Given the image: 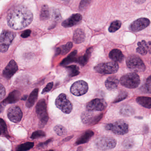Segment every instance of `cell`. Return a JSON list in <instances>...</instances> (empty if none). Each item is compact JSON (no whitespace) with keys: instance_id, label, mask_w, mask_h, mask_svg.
Listing matches in <instances>:
<instances>
[{"instance_id":"obj_4","label":"cell","mask_w":151,"mask_h":151,"mask_svg":"<svg viewBox=\"0 0 151 151\" xmlns=\"http://www.w3.org/2000/svg\"><path fill=\"white\" fill-rule=\"evenodd\" d=\"M118 64L115 62L101 63L94 67L96 72L103 74H114L118 71Z\"/></svg>"},{"instance_id":"obj_25","label":"cell","mask_w":151,"mask_h":151,"mask_svg":"<svg viewBox=\"0 0 151 151\" xmlns=\"http://www.w3.org/2000/svg\"><path fill=\"white\" fill-rule=\"evenodd\" d=\"M77 51L74 50L67 57L64 59L61 62L60 65L63 66H66L72 63L77 62Z\"/></svg>"},{"instance_id":"obj_32","label":"cell","mask_w":151,"mask_h":151,"mask_svg":"<svg viewBox=\"0 0 151 151\" xmlns=\"http://www.w3.org/2000/svg\"><path fill=\"white\" fill-rule=\"evenodd\" d=\"M54 130L55 133L59 136H63L67 134V130L64 127L60 125L56 126L54 127Z\"/></svg>"},{"instance_id":"obj_11","label":"cell","mask_w":151,"mask_h":151,"mask_svg":"<svg viewBox=\"0 0 151 151\" xmlns=\"http://www.w3.org/2000/svg\"><path fill=\"white\" fill-rule=\"evenodd\" d=\"M88 85L86 81L82 80L75 82L71 86V92L75 96H81L87 93Z\"/></svg>"},{"instance_id":"obj_7","label":"cell","mask_w":151,"mask_h":151,"mask_svg":"<svg viewBox=\"0 0 151 151\" xmlns=\"http://www.w3.org/2000/svg\"><path fill=\"white\" fill-rule=\"evenodd\" d=\"M55 104L57 107L64 113L70 114L72 110V103L68 99L66 95L64 93H61L57 97Z\"/></svg>"},{"instance_id":"obj_9","label":"cell","mask_w":151,"mask_h":151,"mask_svg":"<svg viewBox=\"0 0 151 151\" xmlns=\"http://www.w3.org/2000/svg\"><path fill=\"white\" fill-rule=\"evenodd\" d=\"M36 114L43 126H45L48 120L47 104L45 99H42L37 103L35 108Z\"/></svg>"},{"instance_id":"obj_43","label":"cell","mask_w":151,"mask_h":151,"mask_svg":"<svg viewBox=\"0 0 151 151\" xmlns=\"http://www.w3.org/2000/svg\"><path fill=\"white\" fill-rule=\"evenodd\" d=\"M51 141H52L51 139H49V140H48V141L44 142L39 144L38 145V147H39V148H43V147H45V146H47L50 142H51Z\"/></svg>"},{"instance_id":"obj_27","label":"cell","mask_w":151,"mask_h":151,"mask_svg":"<svg viewBox=\"0 0 151 151\" xmlns=\"http://www.w3.org/2000/svg\"><path fill=\"white\" fill-rule=\"evenodd\" d=\"M136 102L140 105L145 108H151V98L147 96H139L137 98Z\"/></svg>"},{"instance_id":"obj_41","label":"cell","mask_w":151,"mask_h":151,"mask_svg":"<svg viewBox=\"0 0 151 151\" xmlns=\"http://www.w3.org/2000/svg\"><path fill=\"white\" fill-rule=\"evenodd\" d=\"M5 88L4 87L3 85L0 83V100L2 99L5 95Z\"/></svg>"},{"instance_id":"obj_16","label":"cell","mask_w":151,"mask_h":151,"mask_svg":"<svg viewBox=\"0 0 151 151\" xmlns=\"http://www.w3.org/2000/svg\"><path fill=\"white\" fill-rule=\"evenodd\" d=\"M82 19V16L80 14H74L66 20H64L62 23V25L64 27L66 28L72 27L79 24L81 21Z\"/></svg>"},{"instance_id":"obj_21","label":"cell","mask_w":151,"mask_h":151,"mask_svg":"<svg viewBox=\"0 0 151 151\" xmlns=\"http://www.w3.org/2000/svg\"><path fill=\"white\" fill-rule=\"evenodd\" d=\"M85 32L82 29L78 28L74 32L73 37V40L74 43L79 44L84 41L85 39Z\"/></svg>"},{"instance_id":"obj_2","label":"cell","mask_w":151,"mask_h":151,"mask_svg":"<svg viewBox=\"0 0 151 151\" xmlns=\"http://www.w3.org/2000/svg\"><path fill=\"white\" fill-rule=\"evenodd\" d=\"M127 66L130 70L136 72H144L146 66L140 57L135 55H130L126 60Z\"/></svg>"},{"instance_id":"obj_23","label":"cell","mask_w":151,"mask_h":151,"mask_svg":"<svg viewBox=\"0 0 151 151\" xmlns=\"http://www.w3.org/2000/svg\"><path fill=\"white\" fill-rule=\"evenodd\" d=\"M92 48L90 47L87 49L85 55L77 58L76 63L79 64L82 66H84L88 62L89 59L91 55L92 51Z\"/></svg>"},{"instance_id":"obj_51","label":"cell","mask_w":151,"mask_h":151,"mask_svg":"<svg viewBox=\"0 0 151 151\" xmlns=\"http://www.w3.org/2000/svg\"><path fill=\"white\" fill-rule=\"evenodd\" d=\"M1 134V131H0V135Z\"/></svg>"},{"instance_id":"obj_10","label":"cell","mask_w":151,"mask_h":151,"mask_svg":"<svg viewBox=\"0 0 151 151\" xmlns=\"http://www.w3.org/2000/svg\"><path fill=\"white\" fill-rule=\"evenodd\" d=\"M103 117V114H95L91 111L84 112L82 114V122L87 125H93L100 121Z\"/></svg>"},{"instance_id":"obj_28","label":"cell","mask_w":151,"mask_h":151,"mask_svg":"<svg viewBox=\"0 0 151 151\" xmlns=\"http://www.w3.org/2000/svg\"><path fill=\"white\" fill-rule=\"evenodd\" d=\"M68 72V75L70 77H73L79 75L80 73L79 68L76 65H71L66 66Z\"/></svg>"},{"instance_id":"obj_8","label":"cell","mask_w":151,"mask_h":151,"mask_svg":"<svg viewBox=\"0 0 151 151\" xmlns=\"http://www.w3.org/2000/svg\"><path fill=\"white\" fill-rule=\"evenodd\" d=\"M117 144L116 140L111 137H102L98 138L95 145L98 149L105 151L111 150L115 148Z\"/></svg>"},{"instance_id":"obj_37","label":"cell","mask_w":151,"mask_h":151,"mask_svg":"<svg viewBox=\"0 0 151 151\" xmlns=\"http://www.w3.org/2000/svg\"><path fill=\"white\" fill-rule=\"evenodd\" d=\"M134 144V139L132 138H127L123 143V146L127 149H130L133 148Z\"/></svg>"},{"instance_id":"obj_35","label":"cell","mask_w":151,"mask_h":151,"mask_svg":"<svg viewBox=\"0 0 151 151\" xmlns=\"http://www.w3.org/2000/svg\"><path fill=\"white\" fill-rule=\"evenodd\" d=\"M128 95V94L126 91H120L118 96H117V98L114 99L113 103H117L121 102L127 97Z\"/></svg>"},{"instance_id":"obj_46","label":"cell","mask_w":151,"mask_h":151,"mask_svg":"<svg viewBox=\"0 0 151 151\" xmlns=\"http://www.w3.org/2000/svg\"><path fill=\"white\" fill-rule=\"evenodd\" d=\"M73 136H69L68 137H66V138H65V139H64V140H63V141H65V142H66V141H69V140H71V139H72V138Z\"/></svg>"},{"instance_id":"obj_48","label":"cell","mask_w":151,"mask_h":151,"mask_svg":"<svg viewBox=\"0 0 151 151\" xmlns=\"http://www.w3.org/2000/svg\"><path fill=\"white\" fill-rule=\"evenodd\" d=\"M78 150H79H79H77V151H82V148L81 147H79V148H78Z\"/></svg>"},{"instance_id":"obj_42","label":"cell","mask_w":151,"mask_h":151,"mask_svg":"<svg viewBox=\"0 0 151 151\" xmlns=\"http://www.w3.org/2000/svg\"><path fill=\"white\" fill-rule=\"evenodd\" d=\"M31 33V31L30 30H26L24 31L21 35V37L23 38H27L30 36Z\"/></svg>"},{"instance_id":"obj_38","label":"cell","mask_w":151,"mask_h":151,"mask_svg":"<svg viewBox=\"0 0 151 151\" xmlns=\"http://www.w3.org/2000/svg\"><path fill=\"white\" fill-rule=\"evenodd\" d=\"M91 0H81L80 3L79 9L80 10H84L87 9L91 3Z\"/></svg>"},{"instance_id":"obj_26","label":"cell","mask_w":151,"mask_h":151,"mask_svg":"<svg viewBox=\"0 0 151 151\" xmlns=\"http://www.w3.org/2000/svg\"><path fill=\"white\" fill-rule=\"evenodd\" d=\"M38 92H39V90L38 88L35 89L31 92L27 101L26 104L27 107L28 108H31L34 105L38 98Z\"/></svg>"},{"instance_id":"obj_5","label":"cell","mask_w":151,"mask_h":151,"mask_svg":"<svg viewBox=\"0 0 151 151\" xmlns=\"http://www.w3.org/2000/svg\"><path fill=\"white\" fill-rule=\"evenodd\" d=\"M16 35L15 32L9 30L2 32L0 35V52L4 53L8 50Z\"/></svg>"},{"instance_id":"obj_45","label":"cell","mask_w":151,"mask_h":151,"mask_svg":"<svg viewBox=\"0 0 151 151\" xmlns=\"http://www.w3.org/2000/svg\"><path fill=\"white\" fill-rule=\"evenodd\" d=\"M61 54V50H60V47L57 48L56 50V55H59Z\"/></svg>"},{"instance_id":"obj_31","label":"cell","mask_w":151,"mask_h":151,"mask_svg":"<svg viewBox=\"0 0 151 151\" xmlns=\"http://www.w3.org/2000/svg\"><path fill=\"white\" fill-rule=\"evenodd\" d=\"M151 76H150L145 82V84L142 86L141 89L142 91L145 94H150L151 93Z\"/></svg>"},{"instance_id":"obj_29","label":"cell","mask_w":151,"mask_h":151,"mask_svg":"<svg viewBox=\"0 0 151 151\" xmlns=\"http://www.w3.org/2000/svg\"><path fill=\"white\" fill-rule=\"evenodd\" d=\"M50 17V12L48 7L47 5H43L42 7L40 14V19L42 20H46Z\"/></svg>"},{"instance_id":"obj_40","label":"cell","mask_w":151,"mask_h":151,"mask_svg":"<svg viewBox=\"0 0 151 151\" xmlns=\"http://www.w3.org/2000/svg\"><path fill=\"white\" fill-rule=\"evenodd\" d=\"M53 86V82H50L48 83L46 85V87L43 89V90L42 92V93H46V92H49L52 89V87Z\"/></svg>"},{"instance_id":"obj_33","label":"cell","mask_w":151,"mask_h":151,"mask_svg":"<svg viewBox=\"0 0 151 151\" xmlns=\"http://www.w3.org/2000/svg\"><path fill=\"white\" fill-rule=\"evenodd\" d=\"M121 23L119 20L113 21L111 23L109 28V31L111 33L115 32L120 28Z\"/></svg>"},{"instance_id":"obj_36","label":"cell","mask_w":151,"mask_h":151,"mask_svg":"<svg viewBox=\"0 0 151 151\" xmlns=\"http://www.w3.org/2000/svg\"><path fill=\"white\" fill-rule=\"evenodd\" d=\"M46 136L45 132L42 130H37L35 131L32 134L31 136V139H35L37 138H41Z\"/></svg>"},{"instance_id":"obj_20","label":"cell","mask_w":151,"mask_h":151,"mask_svg":"<svg viewBox=\"0 0 151 151\" xmlns=\"http://www.w3.org/2000/svg\"><path fill=\"white\" fill-rule=\"evenodd\" d=\"M20 97V93L18 91H14L10 93L8 97L3 101L2 105L13 104L18 101Z\"/></svg>"},{"instance_id":"obj_17","label":"cell","mask_w":151,"mask_h":151,"mask_svg":"<svg viewBox=\"0 0 151 151\" xmlns=\"http://www.w3.org/2000/svg\"><path fill=\"white\" fill-rule=\"evenodd\" d=\"M138 47L136 49L137 53L141 54L142 55H147L148 51H151V42H146L145 40H142V42H139L137 43Z\"/></svg>"},{"instance_id":"obj_39","label":"cell","mask_w":151,"mask_h":151,"mask_svg":"<svg viewBox=\"0 0 151 151\" xmlns=\"http://www.w3.org/2000/svg\"><path fill=\"white\" fill-rule=\"evenodd\" d=\"M7 128L6 123L2 119L0 118V131L2 133L7 132Z\"/></svg>"},{"instance_id":"obj_3","label":"cell","mask_w":151,"mask_h":151,"mask_svg":"<svg viewBox=\"0 0 151 151\" xmlns=\"http://www.w3.org/2000/svg\"><path fill=\"white\" fill-rule=\"evenodd\" d=\"M121 84L129 89L137 88L140 85L141 81L139 75L136 73H129L121 76L120 80Z\"/></svg>"},{"instance_id":"obj_50","label":"cell","mask_w":151,"mask_h":151,"mask_svg":"<svg viewBox=\"0 0 151 151\" xmlns=\"http://www.w3.org/2000/svg\"><path fill=\"white\" fill-rule=\"evenodd\" d=\"M45 151H54L52 150H50Z\"/></svg>"},{"instance_id":"obj_12","label":"cell","mask_w":151,"mask_h":151,"mask_svg":"<svg viewBox=\"0 0 151 151\" xmlns=\"http://www.w3.org/2000/svg\"><path fill=\"white\" fill-rule=\"evenodd\" d=\"M107 106L106 101L102 99H95L87 104L86 108L88 111H104Z\"/></svg>"},{"instance_id":"obj_30","label":"cell","mask_w":151,"mask_h":151,"mask_svg":"<svg viewBox=\"0 0 151 151\" xmlns=\"http://www.w3.org/2000/svg\"><path fill=\"white\" fill-rule=\"evenodd\" d=\"M34 144L33 142L25 143L20 145L17 147L16 151H27L29 150L33 147Z\"/></svg>"},{"instance_id":"obj_44","label":"cell","mask_w":151,"mask_h":151,"mask_svg":"<svg viewBox=\"0 0 151 151\" xmlns=\"http://www.w3.org/2000/svg\"><path fill=\"white\" fill-rule=\"evenodd\" d=\"M53 17L54 19H56V20L59 19L60 18V17H60V13H59V12L58 11H54V12H53Z\"/></svg>"},{"instance_id":"obj_13","label":"cell","mask_w":151,"mask_h":151,"mask_svg":"<svg viewBox=\"0 0 151 151\" xmlns=\"http://www.w3.org/2000/svg\"><path fill=\"white\" fill-rule=\"evenodd\" d=\"M150 21L148 19L141 18L133 22L129 26V29L133 32L142 31L149 26Z\"/></svg>"},{"instance_id":"obj_18","label":"cell","mask_w":151,"mask_h":151,"mask_svg":"<svg viewBox=\"0 0 151 151\" xmlns=\"http://www.w3.org/2000/svg\"><path fill=\"white\" fill-rule=\"evenodd\" d=\"M119 83L118 79L116 76H111L106 79L105 84L107 89L111 91L113 90L118 88Z\"/></svg>"},{"instance_id":"obj_6","label":"cell","mask_w":151,"mask_h":151,"mask_svg":"<svg viewBox=\"0 0 151 151\" xmlns=\"http://www.w3.org/2000/svg\"><path fill=\"white\" fill-rule=\"evenodd\" d=\"M105 129L119 135H123L128 133L129 125L124 121L119 120L105 126Z\"/></svg>"},{"instance_id":"obj_14","label":"cell","mask_w":151,"mask_h":151,"mask_svg":"<svg viewBox=\"0 0 151 151\" xmlns=\"http://www.w3.org/2000/svg\"><path fill=\"white\" fill-rule=\"evenodd\" d=\"M9 119L13 122L17 123L21 121L23 113L19 106H13L9 108L7 112Z\"/></svg>"},{"instance_id":"obj_19","label":"cell","mask_w":151,"mask_h":151,"mask_svg":"<svg viewBox=\"0 0 151 151\" xmlns=\"http://www.w3.org/2000/svg\"><path fill=\"white\" fill-rule=\"evenodd\" d=\"M109 57L114 62L121 63L124 60V56L120 50L115 49L112 50L109 54Z\"/></svg>"},{"instance_id":"obj_1","label":"cell","mask_w":151,"mask_h":151,"mask_svg":"<svg viewBox=\"0 0 151 151\" xmlns=\"http://www.w3.org/2000/svg\"><path fill=\"white\" fill-rule=\"evenodd\" d=\"M31 11L24 6H18L12 9L7 17V23L11 28L19 30L28 26L33 20Z\"/></svg>"},{"instance_id":"obj_49","label":"cell","mask_w":151,"mask_h":151,"mask_svg":"<svg viewBox=\"0 0 151 151\" xmlns=\"http://www.w3.org/2000/svg\"><path fill=\"white\" fill-rule=\"evenodd\" d=\"M0 151H5L4 149H3L1 147H0Z\"/></svg>"},{"instance_id":"obj_15","label":"cell","mask_w":151,"mask_h":151,"mask_svg":"<svg viewBox=\"0 0 151 151\" xmlns=\"http://www.w3.org/2000/svg\"><path fill=\"white\" fill-rule=\"evenodd\" d=\"M17 70V65L14 60H12L4 68L3 71V75L7 79H10Z\"/></svg>"},{"instance_id":"obj_24","label":"cell","mask_w":151,"mask_h":151,"mask_svg":"<svg viewBox=\"0 0 151 151\" xmlns=\"http://www.w3.org/2000/svg\"><path fill=\"white\" fill-rule=\"evenodd\" d=\"M94 134V133L93 131L91 130H87L79 138L77 139L75 143L77 145L86 143L89 141L90 139Z\"/></svg>"},{"instance_id":"obj_22","label":"cell","mask_w":151,"mask_h":151,"mask_svg":"<svg viewBox=\"0 0 151 151\" xmlns=\"http://www.w3.org/2000/svg\"><path fill=\"white\" fill-rule=\"evenodd\" d=\"M120 114L124 117H130L135 114V110L131 106L125 105L121 108Z\"/></svg>"},{"instance_id":"obj_47","label":"cell","mask_w":151,"mask_h":151,"mask_svg":"<svg viewBox=\"0 0 151 151\" xmlns=\"http://www.w3.org/2000/svg\"><path fill=\"white\" fill-rule=\"evenodd\" d=\"M4 107L3 106H2V104L0 105V113L3 110Z\"/></svg>"},{"instance_id":"obj_34","label":"cell","mask_w":151,"mask_h":151,"mask_svg":"<svg viewBox=\"0 0 151 151\" xmlns=\"http://www.w3.org/2000/svg\"><path fill=\"white\" fill-rule=\"evenodd\" d=\"M73 47L72 42H69L65 45H63L60 47L61 50V54L62 55H65L67 54L72 49Z\"/></svg>"}]
</instances>
